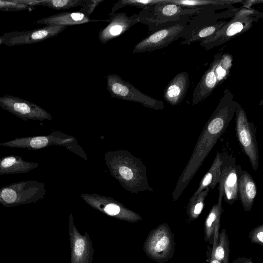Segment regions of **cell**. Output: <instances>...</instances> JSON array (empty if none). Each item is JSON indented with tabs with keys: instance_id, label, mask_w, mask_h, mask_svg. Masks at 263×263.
<instances>
[{
	"instance_id": "1",
	"label": "cell",
	"mask_w": 263,
	"mask_h": 263,
	"mask_svg": "<svg viewBox=\"0 0 263 263\" xmlns=\"http://www.w3.org/2000/svg\"><path fill=\"white\" fill-rule=\"evenodd\" d=\"M239 104L230 90L226 88L215 110L205 123L192 155L180 176L172 193L173 200H177L203 162L226 131Z\"/></svg>"
},
{
	"instance_id": "2",
	"label": "cell",
	"mask_w": 263,
	"mask_h": 263,
	"mask_svg": "<svg viewBox=\"0 0 263 263\" xmlns=\"http://www.w3.org/2000/svg\"><path fill=\"white\" fill-rule=\"evenodd\" d=\"M205 10H207L182 6L168 3L166 0H162L159 3L142 9L138 15L139 23L146 25L149 31L153 33Z\"/></svg>"
},
{
	"instance_id": "3",
	"label": "cell",
	"mask_w": 263,
	"mask_h": 263,
	"mask_svg": "<svg viewBox=\"0 0 263 263\" xmlns=\"http://www.w3.org/2000/svg\"><path fill=\"white\" fill-rule=\"evenodd\" d=\"M263 14L252 8H238L233 17L211 36L200 42V45L207 50L220 46L250 30Z\"/></svg>"
},
{
	"instance_id": "4",
	"label": "cell",
	"mask_w": 263,
	"mask_h": 263,
	"mask_svg": "<svg viewBox=\"0 0 263 263\" xmlns=\"http://www.w3.org/2000/svg\"><path fill=\"white\" fill-rule=\"evenodd\" d=\"M238 9L234 8L221 12L207 10L191 17L187 32L180 44L190 45L211 36L228 23V21L223 19L232 18Z\"/></svg>"
},
{
	"instance_id": "5",
	"label": "cell",
	"mask_w": 263,
	"mask_h": 263,
	"mask_svg": "<svg viewBox=\"0 0 263 263\" xmlns=\"http://www.w3.org/2000/svg\"><path fill=\"white\" fill-rule=\"evenodd\" d=\"M175 245L170 227L163 223L149 232L143 245V251L151 259L165 263L173 257Z\"/></svg>"
},
{
	"instance_id": "6",
	"label": "cell",
	"mask_w": 263,
	"mask_h": 263,
	"mask_svg": "<svg viewBox=\"0 0 263 263\" xmlns=\"http://www.w3.org/2000/svg\"><path fill=\"white\" fill-rule=\"evenodd\" d=\"M44 193L43 184L35 180L12 183L0 188V204L4 207L31 204L42 199Z\"/></svg>"
},
{
	"instance_id": "7",
	"label": "cell",
	"mask_w": 263,
	"mask_h": 263,
	"mask_svg": "<svg viewBox=\"0 0 263 263\" xmlns=\"http://www.w3.org/2000/svg\"><path fill=\"white\" fill-rule=\"evenodd\" d=\"M190 18H184L166 28L151 33L135 45L133 53L154 51L165 48L182 38L187 32Z\"/></svg>"
},
{
	"instance_id": "8",
	"label": "cell",
	"mask_w": 263,
	"mask_h": 263,
	"mask_svg": "<svg viewBox=\"0 0 263 263\" xmlns=\"http://www.w3.org/2000/svg\"><path fill=\"white\" fill-rule=\"evenodd\" d=\"M235 130L239 143L248 157L253 169L259 166V153L255 125L248 120L247 114L239 104L235 111Z\"/></svg>"
},
{
	"instance_id": "9",
	"label": "cell",
	"mask_w": 263,
	"mask_h": 263,
	"mask_svg": "<svg viewBox=\"0 0 263 263\" xmlns=\"http://www.w3.org/2000/svg\"><path fill=\"white\" fill-rule=\"evenodd\" d=\"M106 78L107 89L111 97L140 103L145 106L157 110L164 108L162 101L143 93L119 75L109 74Z\"/></svg>"
},
{
	"instance_id": "10",
	"label": "cell",
	"mask_w": 263,
	"mask_h": 263,
	"mask_svg": "<svg viewBox=\"0 0 263 263\" xmlns=\"http://www.w3.org/2000/svg\"><path fill=\"white\" fill-rule=\"evenodd\" d=\"M0 107L24 121L51 118L50 114L36 104L11 95L0 97Z\"/></svg>"
},
{
	"instance_id": "11",
	"label": "cell",
	"mask_w": 263,
	"mask_h": 263,
	"mask_svg": "<svg viewBox=\"0 0 263 263\" xmlns=\"http://www.w3.org/2000/svg\"><path fill=\"white\" fill-rule=\"evenodd\" d=\"M67 27L66 26L49 25L31 30L7 32L3 35L4 44L11 46L41 42L58 35Z\"/></svg>"
},
{
	"instance_id": "12",
	"label": "cell",
	"mask_w": 263,
	"mask_h": 263,
	"mask_svg": "<svg viewBox=\"0 0 263 263\" xmlns=\"http://www.w3.org/2000/svg\"><path fill=\"white\" fill-rule=\"evenodd\" d=\"M222 157L218 183L223 188L224 201L232 204L238 199V181L242 170L240 165L236 164L234 158L227 155H222Z\"/></svg>"
},
{
	"instance_id": "13",
	"label": "cell",
	"mask_w": 263,
	"mask_h": 263,
	"mask_svg": "<svg viewBox=\"0 0 263 263\" xmlns=\"http://www.w3.org/2000/svg\"><path fill=\"white\" fill-rule=\"evenodd\" d=\"M69 237L70 244V263H92L94 249L92 242L87 232L81 234L71 217L69 220Z\"/></svg>"
},
{
	"instance_id": "14",
	"label": "cell",
	"mask_w": 263,
	"mask_h": 263,
	"mask_svg": "<svg viewBox=\"0 0 263 263\" xmlns=\"http://www.w3.org/2000/svg\"><path fill=\"white\" fill-rule=\"evenodd\" d=\"M139 21L138 14L128 16L125 12L115 13L106 20L109 23L99 31V40L105 44L125 33Z\"/></svg>"
},
{
	"instance_id": "15",
	"label": "cell",
	"mask_w": 263,
	"mask_h": 263,
	"mask_svg": "<svg viewBox=\"0 0 263 263\" xmlns=\"http://www.w3.org/2000/svg\"><path fill=\"white\" fill-rule=\"evenodd\" d=\"M223 53V52H219L215 55L214 60L209 67L197 84L192 95V104L193 105L199 104L204 101L218 86L215 71L221 59Z\"/></svg>"
},
{
	"instance_id": "16",
	"label": "cell",
	"mask_w": 263,
	"mask_h": 263,
	"mask_svg": "<svg viewBox=\"0 0 263 263\" xmlns=\"http://www.w3.org/2000/svg\"><path fill=\"white\" fill-rule=\"evenodd\" d=\"M189 74L182 71L177 74L169 82L163 92L164 100L172 106L181 103L190 86Z\"/></svg>"
},
{
	"instance_id": "17",
	"label": "cell",
	"mask_w": 263,
	"mask_h": 263,
	"mask_svg": "<svg viewBox=\"0 0 263 263\" xmlns=\"http://www.w3.org/2000/svg\"><path fill=\"white\" fill-rule=\"evenodd\" d=\"M100 21H106L91 19L89 17L86 16L80 11L76 12H65L59 13L52 15L36 21V23L44 24L46 26L58 25V26H72L81 25L90 22H97Z\"/></svg>"
},
{
	"instance_id": "18",
	"label": "cell",
	"mask_w": 263,
	"mask_h": 263,
	"mask_svg": "<svg viewBox=\"0 0 263 263\" xmlns=\"http://www.w3.org/2000/svg\"><path fill=\"white\" fill-rule=\"evenodd\" d=\"M256 194L255 182L247 171L242 170L239 178L238 196L245 211L251 210Z\"/></svg>"
},
{
	"instance_id": "19",
	"label": "cell",
	"mask_w": 263,
	"mask_h": 263,
	"mask_svg": "<svg viewBox=\"0 0 263 263\" xmlns=\"http://www.w3.org/2000/svg\"><path fill=\"white\" fill-rule=\"evenodd\" d=\"M38 165V163L25 161L20 156H4L0 158V175L26 173Z\"/></svg>"
},
{
	"instance_id": "20",
	"label": "cell",
	"mask_w": 263,
	"mask_h": 263,
	"mask_svg": "<svg viewBox=\"0 0 263 263\" xmlns=\"http://www.w3.org/2000/svg\"><path fill=\"white\" fill-rule=\"evenodd\" d=\"M218 199L217 203L214 204L209 213L204 224V237L205 242L212 244L214 230L216 226H220V218L223 211L222 200L223 196V190L219 184Z\"/></svg>"
},
{
	"instance_id": "21",
	"label": "cell",
	"mask_w": 263,
	"mask_h": 263,
	"mask_svg": "<svg viewBox=\"0 0 263 263\" xmlns=\"http://www.w3.org/2000/svg\"><path fill=\"white\" fill-rule=\"evenodd\" d=\"M168 3L189 7H196L216 11L233 9V4L242 3L243 0H166Z\"/></svg>"
},
{
	"instance_id": "22",
	"label": "cell",
	"mask_w": 263,
	"mask_h": 263,
	"mask_svg": "<svg viewBox=\"0 0 263 263\" xmlns=\"http://www.w3.org/2000/svg\"><path fill=\"white\" fill-rule=\"evenodd\" d=\"M222 154L217 152L214 160L210 169L205 174L199 182L197 190L192 197L196 196L206 187L214 189L218 183L221 175V166L222 163Z\"/></svg>"
},
{
	"instance_id": "23",
	"label": "cell",
	"mask_w": 263,
	"mask_h": 263,
	"mask_svg": "<svg viewBox=\"0 0 263 263\" xmlns=\"http://www.w3.org/2000/svg\"><path fill=\"white\" fill-rule=\"evenodd\" d=\"M48 137L44 136L15 138L13 140L0 143V145L11 148L38 149L47 146L49 143Z\"/></svg>"
},
{
	"instance_id": "24",
	"label": "cell",
	"mask_w": 263,
	"mask_h": 263,
	"mask_svg": "<svg viewBox=\"0 0 263 263\" xmlns=\"http://www.w3.org/2000/svg\"><path fill=\"white\" fill-rule=\"evenodd\" d=\"M230 241L226 229L219 233L218 243L211 251V257H213L221 263H229L230 252Z\"/></svg>"
},
{
	"instance_id": "25",
	"label": "cell",
	"mask_w": 263,
	"mask_h": 263,
	"mask_svg": "<svg viewBox=\"0 0 263 263\" xmlns=\"http://www.w3.org/2000/svg\"><path fill=\"white\" fill-rule=\"evenodd\" d=\"M210 191L209 187L202 190L196 196L191 197L186 207V213L191 220L198 218L204 206L205 198Z\"/></svg>"
},
{
	"instance_id": "26",
	"label": "cell",
	"mask_w": 263,
	"mask_h": 263,
	"mask_svg": "<svg viewBox=\"0 0 263 263\" xmlns=\"http://www.w3.org/2000/svg\"><path fill=\"white\" fill-rule=\"evenodd\" d=\"M34 6V0H0V11L31 10Z\"/></svg>"
},
{
	"instance_id": "27",
	"label": "cell",
	"mask_w": 263,
	"mask_h": 263,
	"mask_svg": "<svg viewBox=\"0 0 263 263\" xmlns=\"http://www.w3.org/2000/svg\"><path fill=\"white\" fill-rule=\"evenodd\" d=\"M233 57L230 53H223L221 59L217 65L215 73L217 80V86L222 84L230 74L232 65Z\"/></svg>"
},
{
	"instance_id": "28",
	"label": "cell",
	"mask_w": 263,
	"mask_h": 263,
	"mask_svg": "<svg viewBox=\"0 0 263 263\" xmlns=\"http://www.w3.org/2000/svg\"><path fill=\"white\" fill-rule=\"evenodd\" d=\"M85 0H39V5L55 10H66L81 7Z\"/></svg>"
},
{
	"instance_id": "29",
	"label": "cell",
	"mask_w": 263,
	"mask_h": 263,
	"mask_svg": "<svg viewBox=\"0 0 263 263\" xmlns=\"http://www.w3.org/2000/svg\"><path fill=\"white\" fill-rule=\"evenodd\" d=\"M162 0H120L116 3L111 8L109 15L115 13L116 11L124 6H134L143 9L146 7L159 3Z\"/></svg>"
},
{
	"instance_id": "30",
	"label": "cell",
	"mask_w": 263,
	"mask_h": 263,
	"mask_svg": "<svg viewBox=\"0 0 263 263\" xmlns=\"http://www.w3.org/2000/svg\"><path fill=\"white\" fill-rule=\"evenodd\" d=\"M249 238L253 243L263 246V224L257 226L249 233Z\"/></svg>"
},
{
	"instance_id": "31",
	"label": "cell",
	"mask_w": 263,
	"mask_h": 263,
	"mask_svg": "<svg viewBox=\"0 0 263 263\" xmlns=\"http://www.w3.org/2000/svg\"><path fill=\"white\" fill-rule=\"evenodd\" d=\"M104 0H85L83 5L81 7L80 12L89 17L97 7Z\"/></svg>"
},
{
	"instance_id": "32",
	"label": "cell",
	"mask_w": 263,
	"mask_h": 263,
	"mask_svg": "<svg viewBox=\"0 0 263 263\" xmlns=\"http://www.w3.org/2000/svg\"><path fill=\"white\" fill-rule=\"evenodd\" d=\"M104 211L105 213L110 216H117L123 219L120 215L121 212V208L116 204L109 203L104 207Z\"/></svg>"
},
{
	"instance_id": "33",
	"label": "cell",
	"mask_w": 263,
	"mask_h": 263,
	"mask_svg": "<svg viewBox=\"0 0 263 263\" xmlns=\"http://www.w3.org/2000/svg\"><path fill=\"white\" fill-rule=\"evenodd\" d=\"M119 173L123 178L127 180H129L133 177V173L131 170L125 166L121 167Z\"/></svg>"
},
{
	"instance_id": "34",
	"label": "cell",
	"mask_w": 263,
	"mask_h": 263,
	"mask_svg": "<svg viewBox=\"0 0 263 263\" xmlns=\"http://www.w3.org/2000/svg\"><path fill=\"white\" fill-rule=\"evenodd\" d=\"M263 3L262 0H243L241 3L242 7L245 8H251L252 6L254 4H257Z\"/></svg>"
},
{
	"instance_id": "35",
	"label": "cell",
	"mask_w": 263,
	"mask_h": 263,
	"mask_svg": "<svg viewBox=\"0 0 263 263\" xmlns=\"http://www.w3.org/2000/svg\"><path fill=\"white\" fill-rule=\"evenodd\" d=\"M232 263H254L251 258H247L245 257H239L236 260H234Z\"/></svg>"
},
{
	"instance_id": "36",
	"label": "cell",
	"mask_w": 263,
	"mask_h": 263,
	"mask_svg": "<svg viewBox=\"0 0 263 263\" xmlns=\"http://www.w3.org/2000/svg\"><path fill=\"white\" fill-rule=\"evenodd\" d=\"M209 263H221L219 260L213 257H211Z\"/></svg>"
},
{
	"instance_id": "37",
	"label": "cell",
	"mask_w": 263,
	"mask_h": 263,
	"mask_svg": "<svg viewBox=\"0 0 263 263\" xmlns=\"http://www.w3.org/2000/svg\"><path fill=\"white\" fill-rule=\"evenodd\" d=\"M4 44V38L3 35L0 36V46Z\"/></svg>"
},
{
	"instance_id": "38",
	"label": "cell",
	"mask_w": 263,
	"mask_h": 263,
	"mask_svg": "<svg viewBox=\"0 0 263 263\" xmlns=\"http://www.w3.org/2000/svg\"><path fill=\"white\" fill-rule=\"evenodd\" d=\"M202 263H205V262H202Z\"/></svg>"
}]
</instances>
